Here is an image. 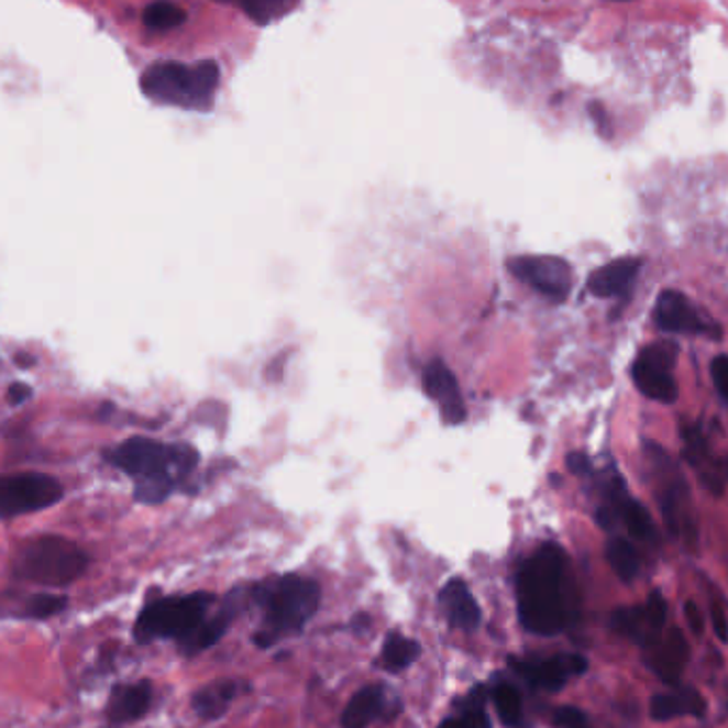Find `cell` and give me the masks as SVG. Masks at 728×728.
I'll return each mask as SVG.
<instances>
[{
  "label": "cell",
  "mask_w": 728,
  "mask_h": 728,
  "mask_svg": "<svg viewBox=\"0 0 728 728\" xmlns=\"http://www.w3.org/2000/svg\"><path fill=\"white\" fill-rule=\"evenodd\" d=\"M115 468L133 477L134 500L156 505L170 497L199 464L195 448L184 443H161L133 437L104 456Z\"/></svg>",
  "instance_id": "6da1fadb"
},
{
  "label": "cell",
  "mask_w": 728,
  "mask_h": 728,
  "mask_svg": "<svg viewBox=\"0 0 728 728\" xmlns=\"http://www.w3.org/2000/svg\"><path fill=\"white\" fill-rule=\"evenodd\" d=\"M518 614L522 627L552 637L566 627V554L545 543L518 571Z\"/></svg>",
  "instance_id": "7a4b0ae2"
},
{
  "label": "cell",
  "mask_w": 728,
  "mask_h": 728,
  "mask_svg": "<svg viewBox=\"0 0 728 728\" xmlns=\"http://www.w3.org/2000/svg\"><path fill=\"white\" fill-rule=\"evenodd\" d=\"M265 607L263 629L254 637L258 648H271L275 641L293 637L316 616L320 605V586L300 575H284L256 591Z\"/></svg>",
  "instance_id": "3957f363"
},
{
  "label": "cell",
  "mask_w": 728,
  "mask_h": 728,
  "mask_svg": "<svg viewBox=\"0 0 728 728\" xmlns=\"http://www.w3.org/2000/svg\"><path fill=\"white\" fill-rule=\"evenodd\" d=\"M218 86L220 68L213 60H202L192 67L166 60L145 68L141 75V92L147 99L190 111H209Z\"/></svg>",
  "instance_id": "277c9868"
},
{
  "label": "cell",
  "mask_w": 728,
  "mask_h": 728,
  "mask_svg": "<svg viewBox=\"0 0 728 728\" xmlns=\"http://www.w3.org/2000/svg\"><path fill=\"white\" fill-rule=\"evenodd\" d=\"M88 569V554L58 534H41L22 543L13 556V575L38 586L65 588Z\"/></svg>",
  "instance_id": "5b68a950"
},
{
  "label": "cell",
  "mask_w": 728,
  "mask_h": 728,
  "mask_svg": "<svg viewBox=\"0 0 728 728\" xmlns=\"http://www.w3.org/2000/svg\"><path fill=\"white\" fill-rule=\"evenodd\" d=\"M211 603L213 596L207 593L158 598L145 605V609L141 611L134 625V637L141 643H147L152 639L181 641L205 622Z\"/></svg>",
  "instance_id": "8992f818"
},
{
  "label": "cell",
  "mask_w": 728,
  "mask_h": 728,
  "mask_svg": "<svg viewBox=\"0 0 728 728\" xmlns=\"http://www.w3.org/2000/svg\"><path fill=\"white\" fill-rule=\"evenodd\" d=\"M65 495L60 482L45 473L0 475V520L47 509Z\"/></svg>",
  "instance_id": "52a82bcc"
},
{
  "label": "cell",
  "mask_w": 728,
  "mask_h": 728,
  "mask_svg": "<svg viewBox=\"0 0 728 728\" xmlns=\"http://www.w3.org/2000/svg\"><path fill=\"white\" fill-rule=\"evenodd\" d=\"M507 268L539 295L561 302L573 286L571 266L556 256H518L509 258Z\"/></svg>",
  "instance_id": "ba28073f"
},
{
  "label": "cell",
  "mask_w": 728,
  "mask_h": 728,
  "mask_svg": "<svg viewBox=\"0 0 728 728\" xmlns=\"http://www.w3.org/2000/svg\"><path fill=\"white\" fill-rule=\"evenodd\" d=\"M675 356H677V352L671 343L650 345L639 354V359L632 364V379L646 397L661 400V402L675 400L677 386L671 377Z\"/></svg>",
  "instance_id": "9c48e42d"
},
{
  "label": "cell",
  "mask_w": 728,
  "mask_h": 728,
  "mask_svg": "<svg viewBox=\"0 0 728 728\" xmlns=\"http://www.w3.org/2000/svg\"><path fill=\"white\" fill-rule=\"evenodd\" d=\"M643 648H646V664L652 669V673L662 682L675 686L682 680L691 659V648L684 632L680 629H669L657 635Z\"/></svg>",
  "instance_id": "30bf717a"
},
{
  "label": "cell",
  "mask_w": 728,
  "mask_h": 728,
  "mask_svg": "<svg viewBox=\"0 0 728 728\" xmlns=\"http://www.w3.org/2000/svg\"><path fill=\"white\" fill-rule=\"evenodd\" d=\"M422 386L427 397L437 402L445 424L450 427L463 424L466 420V407L461 395V386L456 382V375L445 364L441 361L427 364L422 373Z\"/></svg>",
  "instance_id": "8fae6325"
},
{
  "label": "cell",
  "mask_w": 728,
  "mask_h": 728,
  "mask_svg": "<svg viewBox=\"0 0 728 728\" xmlns=\"http://www.w3.org/2000/svg\"><path fill=\"white\" fill-rule=\"evenodd\" d=\"M511 666L529 680L532 686L556 693L564 688L566 680L571 675H582L588 669V662L584 657L577 654H566V657H554L543 662H527L511 659Z\"/></svg>",
  "instance_id": "7c38bea8"
},
{
  "label": "cell",
  "mask_w": 728,
  "mask_h": 728,
  "mask_svg": "<svg viewBox=\"0 0 728 728\" xmlns=\"http://www.w3.org/2000/svg\"><path fill=\"white\" fill-rule=\"evenodd\" d=\"M654 322L661 331L701 334L707 332V324L696 311L695 305L675 290H664L654 307Z\"/></svg>",
  "instance_id": "4fadbf2b"
},
{
  "label": "cell",
  "mask_w": 728,
  "mask_h": 728,
  "mask_svg": "<svg viewBox=\"0 0 728 728\" xmlns=\"http://www.w3.org/2000/svg\"><path fill=\"white\" fill-rule=\"evenodd\" d=\"M439 603L452 627L463 630H475L479 627L482 614L477 600L473 598L463 580L448 582L439 595Z\"/></svg>",
  "instance_id": "5bb4252c"
},
{
  "label": "cell",
  "mask_w": 728,
  "mask_h": 728,
  "mask_svg": "<svg viewBox=\"0 0 728 728\" xmlns=\"http://www.w3.org/2000/svg\"><path fill=\"white\" fill-rule=\"evenodd\" d=\"M639 268L641 265L635 258H620L609 265L600 266L591 275L588 290L598 298L622 297L635 284Z\"/></svg>",
  "instance_id": "9a60e30c"
},
{
  "label": "cell",
  "mask_w": 728,
  "mask_h": 728,
  "mask_svg": "<svg viewBox=\"0 0 728 728\" xmlns=\"http://www.w3.org/2000/svg\"><path fill=\"white\" fill-rule=\"evenodd\" d=\"M152 703V686L150 682H139L129 686H118L109 696L107 716L115 725H126L143 718Z\"/></svg>",
  "instance_id": "2e32d148"
},
{
  "label": "cell",
  "mask_w": 728,
  "mask_h": 728,
  "mask_svg": "<svg viewBox=\"0 0 728 728\" xmlns=\"http://www.w3.org/2000/svg\"><path fill=\"white\" fill-rule=\"evenodd\" d=\"M705 698L698 695L696 691H675V693H661L654 695L652 703H650V714L654 720L659 723H666L680 716H696L703 718L705 716Z\"/></svg>",
  "instance_id": "e0dca14e"
},
{
  "label": "cell",
  "mask_w": 728,
  "mask_h": 728,
  "mask_svg": "<svg viewBox=\"0 0 728 728\" xmlns=\"http://www.w3.org/2000/svg\"><path fill=\"white\" fill-rule=\"evenodd\" d=\"M382 707H384V691L379 686H366L348 703L341 716V727L368 728L382 716Z\"/></svg>",
  "instance_id": "ac0fdd59"
},
{
  "label": "cell",
  "mask_w": 728,
  "mask_h": 728,
  "mask_svg": "<svg viewBox=\"0 0 728 728\" xmlns=\"http://www.w3.org/2000/svg\"><path fill=\"white\" fill-rule=\"evenodd\" d=\"M611 627L618 630L620 635L639 641L641 646H648L657 635L662 632V627L657 625V620L652 618V614L648 611L646 605L616 611V616L611 620Z\"/></svg>",
  "instance_id": "d6986e66"
},
{
  "label": "cell",
  "mask_w": 728,
  "mask_h": 728,
  "mask_svg": "<svg viewBox=\"0 0 728 728\" xmlns=\"http://www.w3.org/2000/svg\"><path fill=\"white\" fill-rule=\"evenodd\" d=\"M236 696V684L231 680L213 682L192 696V707L205 720H218L227 714L232 698Z\"/></svg>",
  "instance_id": "ffe728a7"
},
{
  "label": "cell",
  "mask_w": 728,
  "mask_h": 728,
  "mask_svg": "<svg viewBox=\"0 0 728 728\" xmlns=\"http://www.w3.org/2000/svg\"><path fill=\"white\" fill-rule=\"evenodd\" d=\"M231 611L232 607H224V609H220V614L213 616L211 620L205 618V622L200 625L199 629L195 630V632H190L186 639L179 641V650H181L186 657H195V654H199L202 650L216 646V643L224 637V632L229 630V625H231L232 618Z\"/></svg>",
  "instance_id": "44dd1931"
},
{
  "label": "cell",
  "mask_w": 728,
  "mask_h": 728,
  "mask_svg": "<svg viewBox=\"0 0 728 728\" xmlns=\"http://www.w3.org/2000/svg\"><path fill=\"white\" fill-rule=\"evenodd\" d=\"M218 2H227L241 9L258 26H268L286 18L298 4V0H218Z\"/></svg>",
  "instance_id": "7402d4cb"
},
{
  "label": "cell",
  "mask_w": 728,
  "mask_h": 728,
  "mask_svg": "<svg viewBox=\"0 0 728 728\" xmlns=\"http://www.w3.org/2000/svg\"><path fill=\"white\" fill-rule=\"evenodd\" d=\"M418 657H420V643L418 641L407 639L398 632H393L384 643L382 666L390 673H398V671H405Z\"/></svg>",
  "instance_id": "603a6c76"
},
{
  "label": "cell",
  "mask_w": 728,
  "mask_h": 728,
  "mask_svg": "<svg viewBox=\"0 0 728 728\" xmlns=\"http://www.w3.org/2000/svg\"><path fill=\"white\" fill-rule=\"evenodd\" d=\"M605 556L611 564V569L616 571V575L625 582L635 580V575L639 573V554L629 541L622 539V537H614V539L607 541Z\"/></svg>",
  "instance_id": "cb8c5ba5"
},
{
  "label": "cell",
  "mask_w": 728,
  "mask_h": 728,
  "mask_svg": "<svg viewBox=\"0 0 728 728\" xmlns=\"http://www.w3.org/2000/svg\"><path fill=\"white\" fill-rule=\"evenodd\" d=\"M184 22H186V11L168 0H156V2L147 4L143 11V24L150 31L165 33V31H173V29L181 26Z\"/></svg>",
  "instance_id": "d4e9b609"
},
{
  "label": "cell",
  "mask_w": 728,
  "mask_h": 728,
  "mask_svg": "<svg viewBox=\"0 0 728 728\" xmlns=\"http://www.w3.org/2000/svg\"><path fill=\"white\" fill-rule=\"evenodd\" d=\"M500 720L507 727H516L522 720V696L511 684H498L493 693Z\"/></svg>",
  "instance_id": "484cf974"
},
{
  "label": "cell",
  "mask_w": 728,
  "mask_h": 728,
  "mask_svg": "<svg viewBox=\"0 0 728 728\" xmlns=\"http://www.w3.org/2000/svg\"><path fill=\"white\" fill-rule=\"evenodd\" d=\"M68 600L65 596L56 595H36L24 605L22 618H33V620H45L52 616H58L60 611L67 609Z\"/></svg>",
  "instance_id": "4316f807"
},
{
  "label": "cell",
  "mask_w": 728,
  "mask_h": 728,
  "mask_svg": "<svg viewBox=\"0 0 728 728\" xmlns=\"http://www.w3.org/2000/svg\"><path fill=\"white\" fill-rule=\"evenodd\" d=\"M461 725L463 728H490V720H488L486 705H484V688H475L471 695L466 696Z\"/></svg>",
  "instance_id": "83f0119b"
},
{
  "label": "cell",
  "mask_w": 728,
  "mask_h": 728,
  "mask_svg": "<svg viewBox=\"0 0 728 728\" xmlns=\"http://www.w3.org/2000/svg\"><path fill=\"white\" fill-rule=\"evenodd\" d=\"M554 725L559 728H575L586 725V716L584 712L575 709V707H559L554 712Z\"/></svg>",
  "instance_id": "f1b7e54d"
},
{
  "label": "cell",
  "mask_w": 728,
  "mask_h": 728,
  "mask_svg": "<svg viewBox=\"0 0 728 728\" xmlns=\"http://www.w3.org/2000/svg\"><path fill=\"white\" fill-rule=\"evenodd\" d=\"M709 618H712V627H714V635L723 641L728 643V618L725 609L718 603H712L709 607Z\"/></svg>",
  "instance_id": "f546056e"
},
{
  "label": "cell",
  "mask_w": 728,
  "mask_h": 728,
  "mask_svg": "<svg viewBox=\"0 0 728 728\" xmlns=\"http://www.w3.org/2000/svg\"><path fill=\"white\" fill-rule=\"evenodd\" d=\"M712 377L716 382V388L720 395L728 400V356H718L712 363Z\"/></svg>",
  "instance_id": "4dcf8cb0"
},
{
  "label": "cell",
  "mask_w": 728,
  "mask_h": 728,
  "mask_svg": "<svg viewBox=\"0 0 728 728\" xmlns=\"http://www.w3.org/2000/svg\"><path fill=\"white\" fill-rule=\"evenodd\" d=\"M566 466H569V471L575 473V475H588V473L593 471L591 459H588L586 454H582V452H573V454H569Z\"/></svg>",
  "instance_id": "1f68e13d"
},
{
  "label": "cell",
  "mask_w": 728,
  "mask_h": 728,
  "mask_svg": "<svg viewBox=\"0 0 728 728\" xmlns=\"http://www.w3.org/2000/svg\"><path fill=\"white\" fill-rule=\"evenodd\" d=\"M684 614H686V620H688V627L695 632V635H701L703 629H705V618H703V611L698 609V605L688 600L686 607H684Z\"/></svg>",
  "instance_id": "d6a6232c"
},
{
  "label": "cell",
  "mask_w": 728,
  "mask_h": 728,
  "mask_svg": "<svg viewBox=\"0 0 728 728\" xmlns=\"http://www.w3.org/2000/svg\"><path fill=\"white\" fill-rule=\"evenodd\" d=\"M31 395H33L31 386H26V384H20V382L11 384V386H9V390H7V398H9V402H11V405H22L24 400H29V398H31Z\"/></svg>",
  "instance_id": "836d02e7"
},
{
  "label": "cell",
  "mask_w": 728,
  "mask_h": 728,
  "mask_svg": "<svg viewBox=\"0 0 728 728\" xmlns=\"http://www.w3.org/2000/svg\"><path fill=\"white\" fill-rule=\"evenodd\" d=\"M439 728H463V725H461V720H445L439 725Z\"/></svg>",
  "instance_id": "e575fe53"
},
{
  "label": "cell",
  "mask_w": 728,
  "mask_h": 728,
  "mask_svg": "<svg viewBox=\"0 0 728 728\" xmlns=\"http://www.w3.org/2000/svg\"><path fill=\"white\" fill-rule=\"evenodd\" d=\"M575 728H588L586 725H582V727H575Z\"/></svg>",
  "instance_id": "d590c367"
},
{
  "label": "cell",
  "mask_w": 728,
  "mask_h": 728,
  "mask_svg": "<svg viewBox=\"0 0 728 728\" xmlns=\"http://www.w3.org/2000/svg\"><path fill=\"white\" fill-rule=\"evenodd\" d=\"M727 473H728V463H727Z\"/></svg>",
  "instance_id": "8d00e7d4"
}]
</instances>
